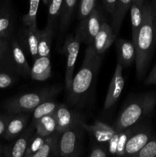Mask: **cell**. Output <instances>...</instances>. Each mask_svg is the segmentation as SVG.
I'll return each instance as SVG.
<instances>
[{
    "instance_id": "1",
    "label": "cell",
    "mask_w": 156,
    "mask_h": 157,
    "mask_svg": "<svg viewBox=\"0 0 156 157\" xmlns=\"http://www.w3.org/2000/svg\"><path fill=\"white\" fill-rule=\"evenodd\" d=\"M102 61V55H98L91 44L87 46L80 69L73 76L67 92V101L70 105L84 104L96 80Z\"/></svg>"
},
{
    "instance_id": "2",
    "label": "cell",
    "mask_w": 156,
    "mask_h": 157,
    "mask_svg": "<svg viewBox=\"0 0 156 157\" xmlns=\"http://www.w3.org/2000/svg\"><path fill=\"white\" fill-rule=\"evenodd\" d=\"M156 45V18L151 5H143V20L136 43V76L145 75Z\"/></svg>"
},
{
    "instance_id": "3",
    "label": "cell",
    "mask_w": 156,
    "mask_h": 157,
    "mask_svg": "<svg viewBox=\"0 0 156 157\" xmlns=\"http://www.w3.org/2000/svg\"><path fill=\"white\" fill-rule=\"evenodd\" d=\"M155 106V92H146L133 97L119 112L113 128L115 130H121L135 125L151 114Z\"/></svg>"
},
{
    "instance_id": "4",
    "label": "cell",
    "mask_w": 156,
    "mask_h": 157,
    "mask_svg": "<svg viewBox=\"0 0 156 157\" xmlns=\"http://www.w3.org/2000/svg\"><path fill=\"white\" fill-rule=\"evenodd\" d=\"M61 87L52 86L44 87L36 91L14 97L6 101L4 107L9 114L30 113L44 101L54 99L61 93Z\"/></svg>"
},
{
    "instance_id": "5",
    "label": "cell",
    "mask_w": 156,
    "mask_h": 157,
    "mask_svg": "<svg viewBox=\"0 0 156 157\" xmlns=\"http://www.w3.org/2000/svg\"><path fill=\"white\" fill-rule=\"evenodd\" d=\"M104 21L105 18L102 8L98 4L90 15L80 20L76 34L79 35L82 42L87 45L92 44L95 36L98 33Z\"/></svg>"
},
{
    "instance_id": "6",
    "label": "cell",
    "mask_w": 156,
    "mask_h": 157,
    "mask_svg": "<svg viewBox=\"0 0 156 157\" xmlns=\"http://www.w3.org/2000/svg\"><path fill=\"white\" fill-rule=\"evenodd\" d=\"M82 130L80 124L70 127L60 133V156L75 157L80 155Z\"/></svg>"
},
{
    "instance_id": "7",
    "label": "cell",
    "mask_w": 156,
    "mask_h": 157,
    "mask_svg": "<svg viewBox=\"0 0 156 157\" xmlns=\"http://www.w3.org/2000/svg\"><path fill=\"white\" fill-rule=\"evenodd\" d=\"M81 43H82L81 38L77 34H75V35L67 36L62 46L61 52L66 56V71L64 82H65V89L67 93L70 90L73 81L75 65H76L77 56L79 55Z\"/></svg>"
},
{
    "instance_id": "8",
    "label": "cell",
    "mask_w": 156,
    "mask_h": 157,
    "mask_svg": "<svg viewBox=\"0 0 156 157\" xmlns=\"http://www.w3.org/2000/svg\"><path fill=\"white\" fill-rule=\"evenodd\" d=\"M151 128L147 124H135L125 149V156H134L152 136Z\"/></svg>"
},
{
    "instance_id": "9",
    "label": "cell",
    "mask_w": 156,
    "mask_h": 157,
    "mask_svg": "<svg viewBox=\"0 0 156 157\" xmlns=\"http://www.w3.org/2000/svg\"><path fill=\"white\" fill-rule=\"evenodd\" d=\"M38 35L39 29L38 27H29L24 25L20 29L17 37L18 43L26 56L30 57L33 62L38 57Z\"/></svg>"
},
{
    "instance_id": "10",
    "label": "cell",
    "mask_w": 156,
    "mask_h": 157,
    "mask_svg": "<svg viewBox=\"0 0 156 157\" xmlns=\"http://www.w3.org/2000/svg\"><path fill=\"white\" fill-rule=\"evenodd\" d=\"M9 57L12 68L17 74L24 78L30 77L31 67L25 53L20 46L17 38H12L9 46Z\"/></svg>"
},
{
    "instance_id": "11",
    "label": "cell",
    "mask_w": 156,
    "mask_h": 157,
    "mask_svg": "<svg viewBox=\"0 0 156 157\" xmlns=\"http://www.w3.org/2000/svg\"><path fill=\"white\" fill-rule=\"evenodd\" d=\"M122 68L123 67L118 62L107 90L103 107L105 110L111 108L117 102L119 97L122 94L125 86V79L122 75Z\"/></svg>"
},
{
    "instance_id": "12",
    "label": "cell",
    "mask_w": 156,
    "mask_h": 157,
    "mask_svg": "<svg viewBox=\"0 0 156 157\" xmlns=\"http://www.w3.org/2000/svg\"><path fill=\"white\" fill-rule=\"evenodd\" d=\"M54 114L57 121L56 131L60 133L73 126L79 125L84 121L81 113L71 110L63 104H60Z\"/></svg>"
},
{
    "instance_id": "13",
    "label": "cell",
    "mask_w": 156,
    "mask_h": 157,
    "mask_svg": "<svg viewBox=\"0 0 156 157\" xmlns=\"http://www.w3.org/2000/svg\"><path fill=\"white\" fill-rule=\"evenodd\" d=\"M35 131V126L31 123L28 127L13 142L3 148L2 154L8 157H22L24 156L29 140Z\"/></svg>"
},
{
    "instance_id": "14",
    "label": "cell",
    "mask_w": 156,
    "mask_h": 157,
    "mask_svg": "<svg viewBox=\"0 0 156 157\" xmlns=\"http://www.w3.org/2000/svg\"><path fill=\"white\" fill-rule=\"evenodd\" d=\"M116 39V35L115 34L112 26L104 21L99 32L95 36L91 45L98 55H103L105 52L111 47L112 44L115 42Z\"/></svg>"
},
{
    "instance_id": "15",
    "label": "cell",
    "mask_w": 156,
    "mask_h": 157,
    "mask_svg": "<svg viewBox=\"0 0 156 157\" xmlns=\"http://www.w3.org/2000/svg\"><path fill=\"white\" fill-rule=\"evenodd\" d=\"M116 48L118 62L123 67H128L136 61V46L132 41L118 38L116 39Z\"/></svg>"
},
{
    "instance_id": "16",
    "label": "cell",
    "mask_w": 156,
    "mask_h": 157,
    "mask_svg": "<svg viewBox=\"0 0 156 157\" xmlns=\"http://www.w3.org/2000/svg\"><path fill=\"white\" fill-rule=\"evenodd\" d=\"M80 125L84 130L88 132L96 141L100 144H107L116 132L113 127H110L99 121H95L94 124L91 125L83 121Z\"/></svg>"
},
{
    "instance_id": "17",
    "label": "cell",
    "mask_w": 156,
    "mask_h": 157,
    "mask_svg": "<svg viewBox=\"0 0 156 157\" xmlns=\"http://www.w3.org/2000/svg\"><path fill=\"white\" fill-rule=\"evenodd\" d=\"M31 116L28 113H22L12 116L8 124L3 137L7 140H13L18 137L28 127Z\"/></svg>"
},
{
    "instance_id": "18",
    "label": "cell",
    "mask_w": 156,
    "mask_h": 157,
    "mask_svg": "<svg viewBox=\"0 0 156 157\" xmlns=\"http://www.w3.org/2000/svg\"><path fill=\"white\" fill-rule=\"evenodd\" d=\"M51 76L50 56H38L31 67L30 78L35 81H46Z\"/></svg>"
},
{
    "instance_id": "19",
    "label": "cell",
    "mask_w": 156,
    "mask_h": 157,
    "mask_svg": "<svg viewBox=\"0 0 156 157\" xmlns=\"http://www.w3.org/2000/svg\"><path fill=\"white\" fill-rule=\"evenodd\" d=\"M59 137L60 133L57 131L50 136H46L44 144L34 157L60 156Z\"/></svg>"
},
{
    "instance_id": "20",
    "label": "cell",
    "mask_w": 156,
    "mask_h": 157,
    "mask_svg": "<svg viewBox=\"0 0 156 157\" xmlns=\"http://www.w3.org/2000/svg\"><path fill=\"white\" fill-rule=\"evenodd\" d=\"M132 2V0H116L114 12L112 15V28L116 35L119 34L122 21L131 7Z\"/></svg>"
},
{
    "instance_id": "21",
    "label": "cell",
    "mask_w": 156,
    "mask_h": 157,
    "mask_svg": "<svg viewBox=\"0 0 156 157\" xmlns=\"http://www.w3.org/2000/svg\"><path fill=\"white\" fill-rule=\"evenodd\" d=\"M129 10L132 26V41L136 46V40L143 20V6H140L132 2Z\"/></svg>"
},
{
    "instance_id": "22",
    "label": "cell",
    "mask_w": 156,
    "mask_h": 157,
    "mask_svg": "<svg viewBox=\"0 0 156 157\" xmlns=\"http://www.w3.org/2000/svg\"><path fill=\"white\" fill-rule=\"evenodd\" d=\"M35 133L41 136H48L56 132L57 121L54 113L40 118L35 124Z\"/></svg>"
},
{
    "instance_id": "23",
    "label": "cell",
    "mask_w": 156,
    "mask_h": 157,
    "mask_svg": "<svg viewBox=\"0 0 156 157\" xmlns=\"http://www.w3.org/2000/svg\"><path fill=\"white\" fill-rule=\"evenodd\" d=\"M79 0H63L62 10L60 18V30L61 32H66L70 21L73 18V14L77 7Z\"/></svg>"
},
{
    "instance_id": "24",
    "label": "cell",
    "mask_w": 156,
    "mask_h": 157,
    "mask_svg": "<svg viewBox=\"0 0 156 157\" xmlns=\"http://www.w3.org/2000/svg\"><path fill=\"white\" fill-rule=\"evenodd\" d=\"M54 35V32L47 26L42 30H39L38 45V56H50Z\"/></svg>"
},
{
    "instance_id": "25",
    "label": "cell",
    "mask_w": 156,
    "mask_h": 157,
    "mask_svg": "<svg viewBox=\"0 0 156 157\" xmlns=\"http://www.w3.org/2000/svg\"><path fill=\"white\" fill-rule=\"evenodd\" d=\"M47 6H48V11H47V27L50 28L54 32L58 26V21H60L63 0H50Z\"/></svg>"
},
{
    "instance_id": "26",
    "label": "cell",
    "mask_w": 156,
    "mask_h": 157,
    "mask_svg": "<svg viewBox=\"0 0 156 157\" xmlns=\"http://www.w3.org/2000/svg\"><path fill=\"white\" fill-rule=\"evenodd\" d=\"M59 105V103L57 102L56 101H54V99L44 101L32 111V118L31 123L35 125V123L42 117L54 113Z\"/></svg>"
},
{
    "instance_id": "27",
    "label": "cell",
    "mask_w": 156,
    "mask_h": 157,
    "mask_svg": "<svg viewBox=\"0 0 156 157\" xmlns=\"http://www.w3.org/2000/svg\"><path fill=\"white\" fill-rule=\"evenodd\" d=\"M41 0H29L27 13L22 17L23 25L29 27H37V15Z\"/></svg>"
},
{
    "instance_id": "28",
    "label": "cell",
    "mask_w": 156,
    "mask_h": 157,
    "mask_svg": "<svg viewBox=\"0 0 156 157\" xmlns=\"http://www.w3.org/2000/svg\"><path fill=\"white\" fill-rule=\"evenodd\" d=\"M134 126V125H133ZM133 126L121 130H116L117 145H116V153L117 156H125V149L130 135L132 133Z\"/></svg>"
},
{
    "instance_id": "29",
    "label": "cell",
    "mask_w": 156,
    "mask_h": 157,
    "mask_svg": "<svg viewBox=\"0 0 156 157\" xmlns=\"http://www.w3.org/2000/svg\"><path fill=\"white\" fill-rule=\"evenodd\" d=\"M44 140H45V137L37 134L35 132L31 137L30 140H29L28 145L26 149L24 156L34 157L35 153L41 148L42 145L44 144Z\"/></svg>"
},
{
    "instance_id": "30",
    "label": "cell",
    "mask_w": 156,
    "mask_h": 157,
    "mask_svg": "<svg viewBox=\"0 0 156 157\" xmlns=\"http://www.w3.org/2000/svg\"><path fill=\"white\" fill-rule=\"evenodd\" d=\"M77 15L78 19L81 20L91 13L97 6L98 0H79Z\"/></svg>"
},
{
    "instance_id": "31",
    "label": "cell",
    "mask_w": 156,
    "mask_h": 157,
    "mask_svg": "<svg viewBox=\"0 0 156 157\" xmlns=\"http://www.w3.org/2000/svg\"><path fill=\"white\" fill-rule=\"evenodd\" d=\"M134 157H156V136H152L142 149Z\"/></svg>"
},
{
    "instance_id": "32",
    "label": "cell",
    "mask_w": 156,
    "mask_h": 157,
    "mask_svg": "<svg viewBox=\"0 0 156 157\" xmlns=\"http://www.w3.org/2000/svg\"><path fill=\"white\" fill-rule=\"evenodd\" d=\"M12 20L9 15H0V38H6L12 30Z\"/></svg>"
},
{
    "instance_id": "33",
    "label": "cell",
    "mask_w": 156,
    "mask_h": 157,
    "mask_svg": "<svg viewBox=\"0 0 156 157\" xmlns=\"http://www.w3.org/2000/svg\"><path fill=\"white\" fill-rule=\"evenodd\" d=\"M16 81V77L6 72L0 73V89L7 88L12 86Z\"/></svg>"
},
{
    "instance_id": "34",
    "label": "cell",
    "mask_w": 156,
    "mask_h": 157,
    "mask_svg": "<svg viewBox=\"0 0 156 157\" xmlns=\"http://www.w3.org/2000/svg\"><path fill=\"white\" fill-rule=\"evenodd\" d=\"M110 155L107 147L103 144H97L92 147L89 156L90 157H106Z\"/></svg>"
},
{
    "instance_id": "35",
    "label": "cell",
    "mask_w": 156,
    "mask_h": 157,
    "mask_svg": "<svg viewBox=\"0 0 156 157\" xmlns=\"http://www.w3.org/2000/svg\"><path fill=\"white\" fill-rule=\"evenodd\" d=\"M11 115H0V136H3L7 128L8 124L12 118Z\"/></svg>"
},
{
    "instance_id": "36",
    "label": "cell",
    "mask_w": 156,
    "mask_h": 157,
    "mask_svg": "<svg viewBox=\"0 0 156 157\" xmlns=\"http://www.w3.org/2000/svg\"><path fill=\"white\" fill-rule=\"evenodd\" d=\"M102 2L106 11L112 16L114 12L116 0H102Z\"/></svg>"
},
{
    "instance_id": "37",
    "label": "cell",
    "mask_w": 156,
    "mask_h": 157,
    "mask_svg": "<svg viewBox=\"0 0 156 157\" xmlns=\"http://www.w3.org/2000/svg\"><path fill=\"white\" fill-rule=\"evenodd\" d=\"M145 85H152L156 84V65L153 67L151 71L150 72L148 76L145 81Z\"/></svg>"
},
{
    "instance_id": "38",
    "label": "cell",
    "mask_w": 156,
    "mask_h": 157,
    "mask_svg": "<svg viewBox=\"0 0 156 157\" xmlns=\"http://www.w3.org/2000/svg\"><path fill=\"white\" fill-rule=\"evenodd\" d=\"M7 49L8 44L6 38H0V58L4 55V54L6 52Z\"/></svg>"
},
{
    "instance_id": "39",
    "label": "cell",
    "mask_w": 156,
    "mask_h": 157,
    "mask_svg": "<svg viewBox=\"0 0 156 157\" xmlns=\"http://www.w3.org/2000/svg\"><path fill=\"white\" fill-rule=\"evenodd\" d=\"M145 0H132V2L137 3V4L140 5V6H143L144 3H145Z\"/></svg>"
},
{
    "instance_id": "40",
    "label": "cell",
    "mask_w": 156,
    "mask_h": 157,
    "mask_svg": "<svg viewBox=\"0 0 156 157\" xmlns=\"http://www.w3.org/2000/svg\"><path fill=\"white\" fill-rule=\"evenodd\" d=\"M152 8H153V10H154V16H155V18H156V0H154V6H152Z\"/></svg>"
},
{
    "instance_id": "41",
    "label": "cell",
    "mask_w": 156,
    "mask_h": 157,
    "mask_svg": "<svg viewBox=\"0 0 156 157\" xmlns=\"http://www.w3.org/2000/svg\"><path fill=\"white\" fill-rule=\"evenodd\" d=\"M42 1H43V2L44 3V4L47 5H47H48L49 1H50V0H42Z\"/></svg>"
},
{
    "instance_id": "42",
    "label": "cell",
    "mask_w": 156,
    "mask_h": 157,
    "mask_svg": "<svg viewBox=\"0 0 156 157\" xmlns=\"http://www.w3.org/2000/svg\"><path fill=\"white\" fill-rule=\"evenodd\" d=\"M2 152H3V148L1 147V146H0V156L2 154Z\"/></svg>"
}]
</instances>
